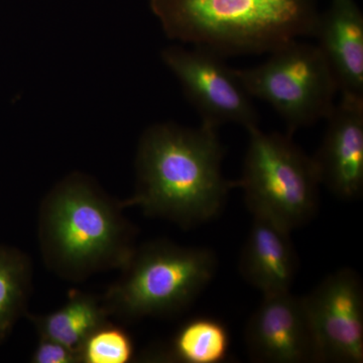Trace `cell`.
<instances>
[{"mask_svg": "<svg viewBox=\"0 0 363 363\" xmlns=\"http://www.w3.org/2000/svg\"><path fill=\"white\" fill-rule=\"evenodd\" d=\"M223 157L218 128L150 126L138 143L135 190L124 208L138 206L183 227L214 218L235 187L222 174Z\"/></svg>", "mask_w": 363, "mask_h": 363, "instance_id": "6da1fadb", "label": "cell"}, {"mask_svg": "<svg viewBox=\"0 0 363 363\" xmlns=\"http://www.w3.org/2000/svg\"><path fill=\"white\" fill-rule=\"evenodd\" d=\"M162 60L178 79L184 94L201 116L202 124L215 128L238 124L247 130L259 126L253 98L224 57L204 48L187 49L175 45L162 50Z\"/></svg>", "mask_w": 363, "mask_h": 363, "instance_id": "52a82bcc", "label": "cell"}, {"mask_svg": "<svg viewBox=\"0 0 363 363\" xmlns=\"http://www.w3.org/2000/svg\"><path fill=\"white\" fill-rule=\"evenodd\" d=\"M236 72L248 94L271 105L291 135L325 121L335 106L337 85L316 44L292 40L259 65Z\"/></svg>", "mask_w": 363, "mask_h": 363, "instance_id": "8992f818", "label": "cell"}, {"mask_svg": "<svg viewBox=\"0 0 363 363\" xmlns=\"http://www.w3.org/2000/svg\"><path fill=\"white\" fill-rule=\"evenodd\" d=\"M250 142L242 176L235 187L245 192L252 214L264 215L294 230L316 214L321 185L312 157L292 135L247 130Z\"/></svg>", "mask_w": 363, "mask_h": 363, "instance_id": "5b68a950", "label": "cell"}, {"mask_svg": "<svg viewBox=\"0 0 363 363\" xmlns=\"http://www.w3.org/2000/svg\"><path fill=\"white\" fill-rule=\"evenodd\" d=\"M252 215V228L240 255V274L264 295L288 292L298 269L291 230L264 215Z\"/></svg>", "mask_w": 363, "mask_h": 363, "instance_id": "7c38bea8", "label": "cell"}, {"mask_svg": "<svg viewBox=\"0 0 363 363\" xmlns=\"http://www.w3.org/2000/svg\"><path fill=\"white\" fill-rule=\"evenodd\" d=\"M216 269L211 250L152 241L135 247L102 301L111 318L124 322L169 316L200 295Z\"/></svg>", "mask_w": 363, "mask_h": 363, "instance_id": "277c9868", "label": "cell"}, {"mask_svg": "<svg viewBox=\"0 0 363 363\" xmlns=\"http://www.w3.org/2000/svg\"><path fill=\"white\" fill-rule=\"evenodd\" d=\"M325 121L323 140L312 157L321 185L340 199H358L363 191V99L341 96Z\"/></svg>", "mask_w": 363, "mask_h": 363, "instance_id": "30bf717a", "label": "cell"}, {"mask_svg": "<svg viewBox=\"0 0 363 363\" xmlns=\"http://www.w3.org/2000/svg\"><path fill=\"white\" fill-rule=\"evenodd\" d=\"M313 38L341 96L363 99V13L357 0H330Z\"/></svg>", "mask_w": 363, "mask_h": 363, "instance_id": "8fae6325", "label": "cell"}, {"mask_svg": "<svg viewBox=\"0 0 363 363\" xmlns=\"http://www.w3.org/2000/svg\"><path fill=\"white\" fill-rule=\"evenodd\" d=\"M123 201L80 172L61 179L45 194L38 217L40 255L61 279L83 281L121 269L135 252V228Z\"/></svg>", "mask_w": 363, "mask_h": 363, "instance_id": "7a4b0ae2", "label": "cell"}, {"mask_svg": "<svg viewBox=\"0 0 363 363\" xmlns=\"http://www.w3.org/2000/svg\"><path fill=\"white\" fill-rule=\"evenodd\" d=\"M319 362H363V285L357 272L341 269L303 297Z\"/></svg>", "mask_w": 363, "mask_h": 363, "instance_id": "ba28073f", "label": "cell"}, {"mask_svg": "<svg viewBox=\"0 0 363 363\" xmlns=\"http://www.w3.org/2000/svg\"><path fill=\"white\" fill-rule=\"evenodd\" d=\"M33 277L32 262L26 253L0 247V342L28 314Z\"/></svg>", "mask_w": 363, "mask_h": 363, "instance_id": "5bb4252c", "label": "cell"}, {"mask_svg": "<svg viewBox=\"0 0 363 363\" xmlns=\"http://www.w3.org/2000/svg\"><path fill=\"white\" fill-rule=\"evenodd\" d=\"M39 337L52 339L78 352L86 338L111 321L102 298L73 291L66 304L49 314H26Z\"/></svg>", "mask_w": 363, "mask_h": 363, "instance_id": "4fadbf2b", "label": "cell"}, {"mask_svg": "<svg viewBox=\"0 0 363 363\" xmlns=\"http://www.w3.org/2000/svg\"><path fill=\"white\" fill-rule=\"evenodd\" d=\"M250 357L267 363L319 362L304 301L290 291L264 295L245 330Z\"/></svg>", "mask_w": 363, "mask_h": 363, "instance_id": "9c48e42d", "label": "cell"}, {"mask_svg": "<svg viewBox=\"0 0 363 363\" xmlns=\"http://www.w3.org/2000/svg\"><path fill=\"white\" fill-rule=\"evenodd\" d=\"M133 339L111 321L98 327L79 350L80 363H128L133 357Z\"/></svg>", "mask_w": 363, "mask_h": 363, "instance_id": "2e32d148", "label": "cell"}, {"mask_svg": "<svg viewBox=\"0 0 363 363\" xmlns=\"http://www.w3.org/2000/svg\"><path fill=\"white\" fill-rule=\"evenodd\" d=\"M169 39L225 58L313 37L319 0H150Z\"/></svg>", "mask_w": 363, "mask_h": 363, "instance_id": "3957f363", "label": "cell"}, {"mask_svg": "<svg viewBox=\"0 0 363 363\" xmlns=\"http://www.w3.org/2000/svg\"><path fill=\"white\" fill-rule=\"evenodd\" d=\"M33 363H80L78 352L52 339L39 337L33 350Z\"/></svg>", "mask_w": 363, "mask_h": 363, "instance_id": "e0dca14e", "label": "cell"}, {"mask_svg": "<svg viewBox=\"0 0 363 363\" xmlns=\"http://www.w3.org/2000/svg\"><path fill=\"white\" fill-rule=\"evenodd\" d=\"M228 347V333L220 322L196 318L177 332L169 358L184 363H217L226 357Z\"/></svg>", "mask_w": 363, "mask_h": 363, "instance_id": "9a60e30c", "label": "cell"}]
</instances>
